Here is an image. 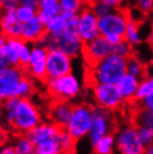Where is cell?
<instances>
[{"label":"cell","instance_id":"6da1fadb","mask_svg":"<svg viewBox=\"0 0 153 154\" xmlns=\"http://www.w3.org/2000/svg\"><path fill=\"white\" fill-rule=\"evenodd\" d=\"M126 58L112 53L95 65L87 66L86 82L93 84H114L126 74Z\"/></svg>","mask_w":153,"mask_h":154},{"label":"cell","instance_id":"7a4b0ae2","mask_svg":"<svg viewBox=\"0 0 153 154\" xmlns=\"http://www.w3.org/2000/svg\"><path fill=\"white\" fill-rule=\"evenodd\" d=\"M64 127L59 126L54 122H42L31 131L27 133V136L35 144L36 154H59L63 153L59 134Z\"/></svg>","mask_w":153,"mask_h":154},{"label":"cell","instance_id":"3957f363","mask_svg":"<svg viewBox=\"0 0 153 154\" xmlns=\"http://www.w3.org/2000/svg\"><path fill=\"white\" fill-rule=\"evenodd\" d=\"M37 44L45 46L48 50L56 49L63 51L72 58H76L82 55L84 47V42L80 39L78 34L69 30H65L57 35L46 34Z\"/></svg>","mask_w":153,"mask_h":154},{"label":"cell","instance_id":"277c9868","mask_svg":"<svg viewBox=\"0 0 153 154\" xmlns=\"http://www.w3.org/2000/svg\"><path fill=\"white\" fill-rule=\"evenodd\" d=\"M42 123V113L29 98H19L15 111L11 131L15 134H27Z\"/></svg>","mask_w":153,"mask_h":154},{"label":"cell","instance_id":"5b68a950","mask_svg":"<svg viewBox=\"0 0 153 154\" xmlns=\"http://www.w3.org/2000/svg\"><path fill=\"white\" fill-rule=\"evenodd\" d=\"M94 115V106L86 103L74 105L70 119L64 128L76 141L88 136Z\"/></svg>","mask_w":153,"mask_h":154},{"label":"cell","instance_id":"8992f818","mask_svg":"<svg viewBox=\"0 0 153 154\" xmlns=\"http://www.w3.org/2000/svg\"><path fill=\"white\" fill-rule=\"evenodd\" d=\"M47 93L53 100H72L80 95L82 86L75 75L66 74L58 78H52L45 82Z\"/></svg>","mask_w":153,"mask_h":154},{"label":"cell","instance_id":"52a82bcc","mask_svg":"<svg viewBox=\"0 0 153 154\" xmlns=\"http://www.w3.org/2000/svg\"><path fill=\"white\" fill-rule=\"evenodd\" d=\"M115 149L122 154H143L146 146L140 139L138 127L131 123L115 132Z\"/></svg>","mask_w":153,"mask_h":154},{"label":"cell","instance_id":"ba28073f","mask_svg":"<svg viewBox=\"0 0 153 154\" xmlns=\"http://www.w3.org/2000/svg\"><path fill=\"white\" fill-rule=\"evenodd\" d=\"M93 97L97 106L116 112L126 104L117 86L114 84H93Z\"/></svg>","mask_w":153,"mask_h":154},{"label":"cell","instance_id":"9c48e42d","mask_svg":"<svg viewBox=\"0 0 153 154\" xmlns=\"http://www.w3.org/2000/svg\"><path fill=\"white\" fill-rule=\"evenodd\" d=\"M113 113L114 112L102 108L97 105L94 106L92 126L88 133V139L92 146L106 134L116 132V122Z\"/></svg>","mask_w":153,"mask_h":154},{"label":"cell","instance_id":"30bf717a","mask_svg":"<svg viewBox=\"0 0 153 154\" xmlns=\"http://www.w3.org/2000/svg\"><path fill=\"white\" fill-rule=\"evenodd\" d=\"M130 20V12L126 9L116 8L110 14L98 17L100 35L105 36L111 32H116V34H121L124 36Z\"/></svg>","mask_w":153,"mask_h":154},{"label":"cell","instance_id":"8fae6325","mask_svg":"<svg viewBox=\"0 0 153 154\" xmlns=\"http://www.w3.org/2000/svg\"><path fill=\"white\" fill-rule=\"evenodd\" d=\"M48 49L40 44H33L30 59L23 68L27 75L34 79L45 83L46 82V67Z\"/></svg>","mask_w":153,"mask_h":154},{"label":"cell","instance_id":"7c38bea8","mask_svg":"<svg viewBox=\"0 0 153 154\" xmlns=\"http://www.w3.org/2000/svg\"><path fill=\"white\" fill-rule=\"evenodd\" d=\"M26 72L20 66H8L0 72V104L4 100L15 97L17 86Z\"/></svg>","mask_w":153,"mask_h":154},{"label":"cell","instance_id":"4fadbf2b","mask_svg":"<svg viewBox=\"0 0 153 154\" xmlns=\"http://www.w3.org/2000/svg\"><path fill=\"white\" fill-rule=\"evenodd\" d=\"M113 53V46L104 36L100 35L87 42H84L82 56L87 66L95 65L96 63Z\"/></svg>","mask_w":153,"mask_h":154},{"label":"cell","instance_id":"5bb4252c","mask_svg":"<svg viewBox=\"0 0 153 154\" xmlns=\"http://www.w3.org/2000/svg\"><path fill=\"white\" fill-rule=\"evenodd\" d=\"M72 59L67 54L56 49L48 50L46 67V81L58 78L72 73Z\"/></svg>","mask_w":153,"mask_h":154},{"label":"cell","instance_id":"9a60e30c","mask_svg":"<svg viewBox=\"0 0 153 154\" xmlns=\"http://www.w3.org/2000/svg\"><path fill=\"white\" fill-rule=\"evenodd\" d=\"M77 34L84 42H87L100 36L98 17L95 15V12L93 11L88 5H86L78 12Z\"/></svg>","mask_w":153,"mask_h":154},{"label":"cell","instance_id":"2e32d148","mask_svg":"<svg viewBox=\"0 0 153 154\" xmlns=\"http://www.w3.org/2000/svg\"><path fill=\"white\" fill-rule=\"evenodd\" d=\"M74 105L70 100H53L49 107V119L61 127H65L70 119Z\"/></svg>","mask_w":153,"mask_h":154},{"label":"cell","instance_id":"e0dca14e","mask_svg":"<svg viewBox=\"0 0 153 154\" xmlns=\"http://www.w3.org/2000/svg\"><path fill=\"white\" fill-rule=\"evenodd\" d=\"M46 34V23H44L37 15L29 21L23 23L20 37L25 42L33 45V44H37Z\"/></svg>","mask_w":153,"mask_h":154},{"label":"cell","instance_id":"ac0fdd59","mask_svg":"<svg viewBox=\"0 0 153 154\" xmlns=\"http://www.w3.org/2000/svg\"><path fill=\"white\" fill-rule=\"evenodd\" d=\"M23 23L18 19L16 10L0 9V31L4 32L8 38L20 37Z\"/></svg>","mask_w":153,"mask_h":154},{"label":"cell","instance_id":"d6986e66","mask_svg":"<svg viewBox=\"0 0 153 154\" xmlns=\"http://www.w3.org/2000/svg\"><path fill=\"white\" fill-rule=\"evenodd\" d=\"M140 78L134 76L132 74L126 73L124 76L116 84L117 88H119L121 95L123 98L125 100L127 104H132L134 100V97L136 95V91H138L139 84H140Z\"/></svg>","mask_w":153,"mask_h":154},{"label":"cell","instance_id":"ffe728a7","mask_svg":"<svg viewBox=\"0 0 153 154\" xmlns=\"http://www.w3.org/2000/svg\"><path fill=\"white\" fill-rule=\"evenodd\" d=\"M59 14H61L59 0H38V17L45 23Z\"/></svg>","mask_w":153,"mask_h":154},{"label":"cell","instance_id":"44dd1931","mask_svg":"<svg viewBox=\"0 0 153 154\" xmlns=\"http://www.w3.org/2000/svg\"><path fill=\"white\" fill-rule=\"evenodd\" d=\"M132 124H134L136 127L144 126L153 130V109L140 107V106L134 105L133 122H132Z\"/></svg>","mask_w":153,"mask_h":154},{"label":"cell","instance_id":"7402d4cb","mask_svg":"<svg viewBox=\"0 0 153 154\" xmlns=\"http://www.w3.org/2000/svg\"><path fill=\"white\" fill-rule=\"evenodd\" d=\"M115 149V134L110 133L103 136L93 145V152L97 154H111Z\"/></svg>","mask_w":153,"mask_h":154},{"label":"cell","instance_id":"603a6c76","mask_svg":"<svg viewBox=\"0 0 153 154\" xmlns=\"http://www.w3.org/2000/svg\"><path fill=\"white\" fill-rule=\"evenodd\" d=\"M16 154H34L35 144L33 143L27 134H16V139L14 141Z\"/></svg>","mask_w":153,"mask_h":154},{"label":"cell","instance_id":"cb8c5ba5","mask_svg":"<svg viewBox=\"0 0 153 154\" xmlns=\"http://www.w3.org/2000/svg\"><path fill=\"white\" fill-rule=\"evenodd\" d=\"M126 72L129 74H132L134 76L139 77L140 79L146 76L145 65L135 54L126 58Z\"/></svg>","mask_w":153,"mask_h":154},{"label":"cell","instance_id":"d4e9b609","mask_svg":"<svg viewBox=\"0 0 153 154\" xmlns=\"http://www.w3.org/2000/svg\"><path fill=\"white\" fill-rule=\"evenodd\" d=\"M34 92H35L34 78L26 74V75L21 78V81L19 82V84H18V86H17L15 97H19V98H29V97L34 94Z\"/></svg>","mask_w":153,"mask_h":154},{"label":"cell","instance_id":"484cf974","mask_svg":"<svg viewBox=\"0 0 153 154\" xmlns=\"http://www.w3.org/2000/svg\"><path fill=\"white\" fill-rule=\"evenodd\" d=\"M67 29V20L63 14L53 17L46 23V31L49 35H57Z\"/></svg>","mask_w":153,"mask_h":154},{"label":"cell","instance_id":"4316f807","mask_svg":"<svg viewBox=\"0 0 153 154\" xmlns=\"http://www.w3.org/2000/svg\"><path fill=\"white\" fill-rule=\"evenodd\" d=\"M124 39L127 40L134 47L139 46L142 42L141 34H140V23L132 18L126 27V30L124 34Z\"/></svg>","mask_w":153,"mask_h":154},{"label":"cell","instance_id":"83f0119b","mask_svg":"<svg viewBox=\"0 0 153 154\" xmlns=\"http://www.w3.org/2000/svg\"><path fill=\"white\" fill-rule=\"evenodd\" d=\"M153 93V76H145L143 77L140 84H139L136 95L134 97V100L132 104H136L139 102H141L143 98L149 96L150 94Z\"/></svg>","mask_w":153,"mask_h":154},{"label":"cell","instance_id":"f1b7e54d","mask_svg":"<svg viewBox=\"0 0 153 154\" xmlns=\"http://www.w3.org/2000/svg\"><path fill=\"white\" fill-rule=\"evenodd\" d=\"M76 140L66 131V128L61 130L59 134V143L63 153H74L76 151Z\"/></svg>","mask_w":153,"mask_h":154},{"label":"cell","instance_id":"f546056e","mask_svg":"<svg viewBox=\"0 0 153 154\" xmlns=\"http://www.w3.org/2000/svg\"><path fill=\"white\" fill-rule=\"evenodd\" d=\"M87 5V0H59L61 12L78 14Z\"/></svg>","mask_w":153,"mask_h":154},{"label":"cell","instance_id":"4dcf8cb0","mask_svg":"<svg viewBox=\"0 0 153 154\" xmlns=\"http://www.w3.org/2000/svg\"><path fill=\"white\" fill-rule=\"evenodd\" d=\"M1 56L5 58V60L7 62V64L9 66H20V60L19 56L16 48L12 45H10L7 42V44L2 47V49L0 50Z\"/></svg>","mask_w":153,"mask_h":154},{"label":"cell","instance_id":"1f68e13d","mask_svg":"<svg viewBox=\"0 0 153 154\" xmlns=\"http://www.w3.org/2000/svg\"><path fill=\"white\" fill-rule=\"evenodd\" d=\"M16 14H17V17L18 19L21 21V23H27L30 19H33L34 17L38 15V9L33 7H29V6H23V5H19L18 8L16 9Z\"/></svg>","mask_w":153,"mask_h":154},{"label":"cell","instance_id":"d6a6232c","mask_svg":"<svg viewBox=\"0 0 153 154\" xmlns=\"http://www.w3.org/2000/svg\"><path fill=\"white\" fill-rule=\"evenodd\" d=\"M87 5L91 7L93 11L95 12V15L97 17H102V16H105L107 14L112 12L114 9L116 8H113L108 5L104 4V2H101V1H97V0H87Z\"/></svg>","mask_w":153,"mask_h":154},{"label":"cell","instance_id":"836d02e7","mask_svg":"<svg viewBox=\"0 0 153 154\" xmlns=\"http://www.w3.org/2000/svg\"><path fill=\"white\" fill-rule=\"evenodd\" d=\"M113 53L120 55L124 58H129L134 54V46H132L127 40H122L117 45L113 46Z\"/></svg>","mask_w":153,"mask_h":154},{"label":"cell","instance_id":"e575fe53","mask_svg":"<svg viewBox=\"0 0 153 154\" xmlns=\"http://www.w3.org/2000/svg\"><path fill=\"white\" fill-rule=\"evenodd\" d=\"M134 6L142 15H150L153 11V0H134Z\"/></svg>","mask_w":153,"mask_h":154},{"label":"cell","instance_id":"d590c367","mask_svg":"<svg viewBox=\"0 0 153 154\" xmlns=\"http://www.w3.org/2000/svg\"><path fill=\"white\" fill-rule=\"evenodd\" d=\"M139 135H140V139L143 142V144L148 146L151 143H153V130L149 128V127L144 126H139L138 127Z\"/></svg>","mask_w":153,"mask_h":154},{"label":"cell","instance_id":"8d00e7d4","mask_svg":"<svg viewBox=\"0 0 153 154\" xmlns=\"http://www.w3.org/2000/svg\"><path fill=\"white\" fill-rule=\"evenodd\" d=\"M104 37L106 38V40L111 44L112 46H115V45H117V44L121 42L122 40H124V36L121 35V34H116V32L107 34V35H105Z\"/></svg>","mask_w":153,"mask_h":154},{"label":"cell","instance_id":"74e56055","mask_svg":"<svg viewBox=\"0 0 153 154\" xmlns=\"http://www.w3.org/2000/svg\"><path fill=\"white\" fill-rule=\"evenodd\" d=\"M135 106H140V107L149 108V109H153V93L150 94L149 96H146L145 98H143L141 102H139L136 104H134Z\"/></svg>","mask_w":153,"mask_h":154},{"label":"cell","instance_id":"f35d334b","mask_svg":"<svg viewBox=\"0 0 153 154\" xmlns=\"http://www.w3.org/2000/svg\"><path fill=\"white\" fill-rule=\"evenodd\" d=\"M19 5V0H5L0 9H4V10H16Z\"/></svg>","mask_w":153,"mask_h":154},{"label":"cell","instance_id":"ab89813d","mask_svg":"<svg viewBox=\"0 0 153 154\" xmlns=\"http://www.w3.org/2000/svg\"><path fill=\"white\" fill-rule=\"evenodd\" d=\"M0 153L1 154H16L14 144H8V143L1 144V145H0Z\"/></svg>","mask_w":153,"mask_h":154},{"label":"cell","instance_id":"60d3db41","mask_svg":"<svg viewBox=\"0 0 153 154\" xmlns=\"http://www.w3.org/2000/svg\"><path fill=\"white\" fill-rule=\"evenodd\" d=\"M97 1H101V2H104V4L108 5L113 8H120V6L125 1V0H97Z\"/></svg>","mask_w":153,"mask_h":154},{"label":"cell","instance_id":"b9f144b4","mask_svg":"<svg viewBox=\"0 0 153 154\" xmlns=\"http://www.w3.org/2000/svg\"><path fill=\"white\" fill-rule=\"evenodd\" d=\"M20 5L23 6H29V7L38 9V0H19Z\"/></svg>","mask_w":153,"mask_h":154},{"label":"cell","instance_id":"7bdbcfd3","mask_svg":"<svg viewBox=\"0 0 153 154\" xmlns=\"http://www.w3.org/2000/svg\"><path fill=\"white\" fill-rule=\"evenodd\" d=\"M7 142V136H6V131L2 127V124H1V119H0V145L4 144V143Z\"/></svg>","mask_w":153,"mask_h":154},{"label":"cell","instance_id":"ee69618b","mask_svg":"<svg viewBox=\"0 0 153 154\" xmlns=\"http://www.w3.org/2000/svg\"><path fill=\"white\" fill-rule=\"evenodd\" d=\"M7 40H8V37L5 35L4 32H1L0 31V50L2 49V47L7 44Z\"/></svg>","mask_w":153,"mask_h":154},{"label":"cell","instance_id":"f6af8a7d","mask_svg":"<svg viewBox=\"0 0 153 154\" xmlns=\"http://www.w3.org/2000/svg\"><path fill=\"white\" fill-rule=\"evenodd\" d=\"M8 66L9 65L7 64V62L5 60V58L1 56V54H0V72H2L5 68H7Z\"/></svg>","mask_w":153,"mask_h":154},{"label":"cell","instance_id":"bcb514c9","mask_svg":"<svg viewBox=\"0 0 153 154\" xmlns=\"http://www.w3.org/2000/svg\"><path fill=\"white\" fill-rule=\"evenodd\" d=\"M145 153H148V154H153V143H151L150 145H148V146H146Z\"/></svg>","mask_w":153,"mask_h":154},{"label":"cell","instance_id":"7dc6e473","mask_svg":"<svg viewBox=\"0 0 153 154\" xmlns=\"http://www.w3.org/2000/svg\"><path fill=\"white\" fill-rule=\"evenodd\" d=\"M5 0H0V8H1V6H2V4H4Z\"/></svg>","mask_w":153,"mask_h":154}]
</instances>
